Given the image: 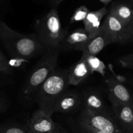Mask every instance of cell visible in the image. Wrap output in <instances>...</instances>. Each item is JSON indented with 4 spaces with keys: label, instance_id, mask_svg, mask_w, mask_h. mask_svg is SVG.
<instances>
[{
    "label": "cell",
    "instance_id": "obj_1",
    "mask_svg": "<svg viewBox=\"0 0 133 133\" xmlns=\"http://www.w3.org/2000/svg\"><path fill=\"white\" fill-rule=\"evenodd\" d=\"M0 39L11 56L9 61L12 68L43 54L47 49L36 33L27 35L18 33L7 26L2 20L0 21Z\"/></svg>",
    "mask_w": 133,
    "mask_h": 133
},
{
    "label": "cell",
    "instance_id": "obj_2",
    "mask_svg": "<svg viewBox=\"0 0 133 133\" xmlns=\"http://www.w3.org/2000/svg\"><path fill=\"white\" fill-rule=\"evenodd\" d=\"M69 72V69H56L41 85L35 96L38 109L48 116H52L56 103L70 85Z\"/></svg>",
    "mask_w": 133,
    "mask_h": 133
},
{
    "label": "cell",
    "instance_id": "obj_3",
    "mask_svg": "<svg viewBox=\"0 0 133 133\" xmlns=\"http://www.w3.org/2000/svg\"><path fill=\"white\" fill-rule=\"evenodd\" d=\"M59 52L58 48L49 47L42 54L22 87V95L25 101H31L35 98L41 85L56 69Z\"/></svg>",
    "mask_w": 133,
    "mask_h": 133
},
{
    "label": "cell",
    "instance_id": "obj_4",
    "mask_svg": "<svg viewBox=\"0 0 133 133\" xmlns=\"http://www.w3.org/2000/svg\"><path fill=\"white\" fill-rule=\"evenodd\" d=\"M36 34L39 41L47 48H58L64 34L58 12L53 8L35 24Z\"/></svg>",
    "mask_w": 133,
    "mask_h": 133
},
{
    "label": "cell",
    "instance_id": "obj_5",
    "mask_svg": "<svg viewBox=\"0 0 133 133\" xmlns=\"http://www.w3.org/2000/svg\"><path fill=\"white\" fill-rule=\"evenodd\" d=\"M78 119L105 133H125L117 123L114 114L92 112L83 108Z\"/></svg>",
    "mask_w": 133,
    "mask_h": 133
},
{
    "label": "cell",
    "instance_id": "obj_6",
    "mask_svg": "<svg viewBox=\"0 0 133 133\" xmlns=\"http://www.w3.org/2000/svg\"><path fill=\"white\" fill-rule=\"evenodd\" d=\"M93 37L85 28H77L69 32L68 28H65L64 34L59 45L60 51L84 50L86 44Z\"/></svg>",
    "mask_w": 133,
    "mask_h": 133
},
{
    "label": "cell",
    "instance_id": "obj_7",
    "mask_svg": "<svg viewBox=\"0 0 133 133\" xmlns=\"http://www.w3.org/2000/svg\"><path fill=\"white\" fill-rule=\"evenodd\" d=\"M103 22L110 33L114 43L126 44L133 41V30L124 25L108 11Z\"/></svg>",
    "mask_w": 133,
    "mask_h": 133
},
{
    "label": "cell",
    "instance_id": "obj_8",
    "mask_svg": "<svg viewBox=\"0 0 133 133\" xmlns=\"http://www.w3.org/2000/svg\"><path fill=\"white\" fill-rule=\"evenodd\" d=\"M114 43L110 33L108 31L104 23H102L99 30L95 35L89 40L82 51V57L89 55L96 56L101 52L107 46Z\"/></svg>",
    "mask_w": 133,
    "mask_h": 133
},
{
    "label": "cell",
    "instance_id": "obj_9",
    "mask_svg": "<svg viewBox=\"0 0 133 133\" xmlns=\"http://www.w3.org/2000/svg\"><path fill=\"white\" fill-rule=\"evenodd\" d=\"M117 123L125 133H133V104H123L109 100Z\"/></svg>",
    "mask_w": 133,
    "mask_h": 133
},
{
    "label": "cell",
    "instance_id": "obj_10",
    "mask_svg": "<svg viewBox=\"0 0 133 133\" xmlns=\"http://www.w3.org/2000/svg\"><path fill=\"white\" fill-rule=\"evenodd\" d=\"M106 85L108 89V99L123 104H133L131 93L119 80L111 76L106 80Z\"/></svg>",
    "mask_w": 133,
    "mask_h": 133
},
{
    "label": "cell",
    "instance_id": "obj_11",
    "mask_svg": "<svg viewBox=\"0 0 133 133\" xmlns=\"http://www.w3.org/2000/svg\"><path fill=\"white\" fill-rule=\"evenodd\" d=\"M82 95L84 108L92 112L114 114L108 109L101 93L97 89L93 88L86 89Z\"/></svg>",
    "mask_w": 133,
    "mask_h": 133
},
{
    "label": "cell",
    "instance_id": "obj_12",
    "mask_svg": "<svg viewBox=\"0 0 133 133\" xmlns=\"http://www.w3.org/2000/svg\"><path fill=\"white\" fill-rule=\"evenodd\" d=\"M82 104V95L81 93L75 90H66L56 103L54 112L66 114L73 112Z\"/></svg>",
    "mask_w": 133,
    "mask_h": 133
},
{
    "label": "cell",
    "instance_id": "obj_13",
    "mask_svg": "<svg viewBox=\"0 0 133 133\" xmlns=\"http://www.w3.org/2000/svg\"><path fill=\"white\" fill-rule=\"evenodd\" d=\"M51 117L43 111L37 109L33 112L31 117L27 122L28 129L39 132L52 133L56 123Z\"/></svg>",
    "mask_w": 133,
    "mask_h": 133
},
{
    "label": "cell",
    "instance_id": "obj_14",
    "mask_svg": "<svg viewBox=\"0 0 133 133\" xmlns=\"http://www.w3.org/2000/svg\"><path fill=\"white\" fill-rule=\"evenodd\" d=\"M108 11L106 7L94 11H89L84 22V28L88 33L93 37L97 33L102 24L103 18L107 15Z\"/></svg>",
    "mask_w": 133,
    "mask_h": 133
},
{
    "label": "cell",
    "instance_id": "obj_15",
    "mask_svg": "<svg viewBox=\"0 0 133 133\" xmlns=\"http://www.w3.org/2000/svg\"><path fill=\"white\" fill-rule=\"evenodd\" d=\"M90 75V70L85 59L81 57L77 63L69 68V83L70 85H77L88 78Z\"/></svg>",
    "mask_w": 133,
    "mask_h": 133
},
{
    "label": "cell",
    "instance_id": "obj_16",
    "mask_svg": "<svg viewBox=\"0 0 133 133\" xmlns=\"http://www.w3.org/2000/svg\"><path fill=\"white\" fill-rule=\"evenodd\" d=\"M127 27L133 30V7L125 3H117L109 11Z\"/></svg>",
    "mask_w": 133,
    "mask_h": 133
},
{
    "label": "cell",
    "instance_id": "obj_17",
    "mask_svg": "<svg viewBox=\"0 0 133 133\" xmlns=\"http://www.w3.org/2000/svg\"><path fill=\"white\" fill-rule=\"evenodd\" d=\"M68 123L75 133H105L95 129L91 125L80 121L78 119H73L69 118L68 119Z\"/></svg>",
    "mask_w": 133,
    "mask_h": 133
},
{
    "label": "cell",
    "instance_id": "obj_18",
    "mask_svg": "<svg viewBox=\"0 0 133 133\" xmlns=\"http://www.w3.org/2000/svg\"><path fill=\"white\" fill-rule=\"evenodd\" d=\"M82 58L85 59L90 70L91 74L97 72L101 75L102 76L105 75L106 66L103 61H101L98 57L95 55H89Z\"/></svg>",
    "mask_w": 133,
    "mask_h": 133
},
{
    "label": "cell",
    "instance_id": "obj_19",
    "mask_svg": "<svg viewBox=\"0 0 133 133\" xmlns=\"http://www.w3.org/2000/svg\"><path fill=\"white\" fill-rule=\"evenodd\" d=\"M28 125L9 123L0 125V133H27Z\"/></svg>",
    "mask_w": 133,
    "mask_h": 133
},
{
    "label": "cell",
    "instance_id": "obj_20",
    "mask_svg": "<svg viewBox=\"0 0 133 133\" xmlns=\"http://www.w3.org/2000/svg\"><path fill=\"white\" fill-rule=\"evenodd\" d=\"M89 12V9L85 5L80 6L78 8L76 9L72 17L71 18V23L84 21Z\"/></svg>",
    "mask_w": 133,
    "mask_h": 133
},
{
    "label": "cell",
    "instance_id": "obj_21",
    "mask_svg": "<svg viewBox=\"0 0 133 133\" xmlns=\"http://www.w3.org/2000/svg\"><path fill=\"white\" fill-rule=\"evenodd\" d=\"M12 72V68L10 66L9 59L0 50V73L11 75Z\"/></svg>",
    "mask_w": 133,
    "mask_h": 133
},
{
    "label": "cell",
    "instance_id": "obj_22",
    "mask_svg": "<svg viewBox=\"0 0 133 133\" xmlns=\"http://www.w3.org/2000/svg\"><path fill=\"white\" fill-rule=\"evenodd\" d=\"M119 63L124 68L133 70V54L125 55L119 59Z\"/></svg>",
    "mask_w": 133,
    "mask_h": 133
},
{
    "label": "cell",
    "instance_id": "obj_23",
    "mask_svg": "<svg viewBox=\"0 0 133 133\" xmlns=\"http://www.w3.org/2000/svg\"><path fill=\"white\" fill-rule=\"evenodd\" d=\"M9 102L5 98L0 95V113L4 112L9 108Z\"/></svg>",
    "mask_w": 133,
    "mask_h": 133
},
{
    "label": "cell",
    "instance_id": "obj_24",
    "mask_svg": "<svg viewBox=\"0 0 133 133\" xmlns=\"http://www.w3.org/2000/svg\"><path fill=\"white\" fill-rule=\"evenodd\" d=\"M52 133H68L66 130H65L63 127L62 126L59 125L58 123H56V126H55L54 129L53 131L52 132Z\"/></svg>",
    "mask_w": 133,
    "mask_h": 133
},
{
    "label": "cell",
    "instance_id": "obj_25",
    "mask_svg": "<svg viewBox=\"0 0 133 133\" xmlns=\"http://www.w3.org/2000/svg\"><path fill=\"white\" fill-rule=\"evenodd\" d=\"M27 133H47V132H39L34 131V130H30V129H28V132Z\"/></svg>",
    "mask_w": 133,
    "mask_h": 133
},
{
    "label": "cell",
    "instance_id": "obj_26",
    "mask_svg": "<svg viewBox=\"0 0 133 133\" xmlns=\"http://www.w3.org/2000/svg\"><path fill=\"white\" fill-rule=\"evenodd\" d=\"M100 1L101 2H103V3H105V4H107V3H109L110 2H111L112 0H100Z\"/></svg>",
    "mask_w": 133,
    "mask_h": 133
},
{
    "label": "cell",
    "instance_id": "obj_27",
    "mask_svg": "<svg viewBox=\"0 0 133 133\" xmlns=\"http://www.w3.org/2000/svg\"><path fill=\"white\" fill-rule=\"evenodd\" d=\"M130 1H131L132 3V5H133V0H130Z\"/></svg>",
    "mask_w": 133,
    "mask_h": 133
},
{
    "label": "cell",
    "instance_id": "obj_28",
    "mask_svg": "<svg viewBox=\"0 0 133 133\" xmlns=\"http://www.w3.org/2000/svg\"><path fill=\"white\" fill-rule=\"evenodd\" d=\"M1 20H1V19H0V21H1Z\"/></svg>",
    "mask_w": 133,
    "mask_h": 133
}]
</instances>
